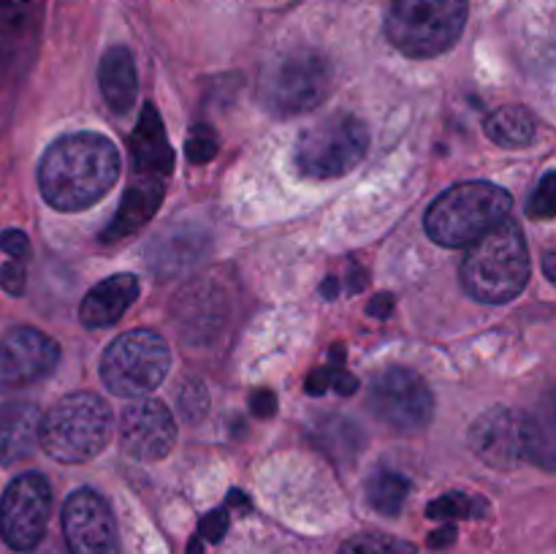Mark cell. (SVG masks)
Instances as JSON below:
<instances>
[{
  "label": "cell",
  "mask_w": 556,
  "mask_h": 554,
  "mask_svg": "<svg viewBox=\"0 0 556 554\" xmlns=\"http://www.w3.org/2000/svg\"><path fill=\"white\" fill-rule=\"evenodd\" d=\"M174 166V152L168 147L166 128L152 103H144L136 130L130 134V177L166 179Z\"/></svg>",
  "instance_id": "obj_15"
},
{
  "label": "cell",
  "mask_w": 556,
  "mask_h": 554,
  "mask_svg": "<svg viewBox=\"0 0 556 554\" xmlns=\"http://www.w3.org/2000/svg\"><path fill=\"white\" fill-rule=\"evenodd\" d=\"M369 405L375 416L396 432H421L434 416V396L427 380L407 367H389L369 386Z\"/></svg>",
  "instance_id": "obj_10"
},
{
  "label": "cell",
  "mask_w": 556,
  "mask_h": 554,
  "mask_svg": "<svg viewBox=\"0 0 556 554\" xmlns=\"http://www.w3.org/2000/svg\"><path fill=\"white\" fill-rule=\"evenodd\" d=\"M117 179V147L112 139L92 130L60 136L38 163L41 196L60 212H81L98 204Z\"/></svg>",
  "instance_id": "obj_1"
},
{
  "label": "cell",
  "mask_w": 556,
  "mask_h": 554,
  "mask_svg": "<svg viewBox=\"0 0 556 554\" xmlns=\"http://www.w3.org/2000/svg\"><path fill=\"white\" fill-rule=\"evenodd\" d=\"M179 407H182L185 421H199L201 416L210 407V396H206V389L193 380V383H185V389L179 391Z\"/></svg>",
  "instance_id": "obj_27"
},
{
  "label": "cell",
  "mask_w": 556,
  "mask_h": 554,
  "mask_svg": "<svg viewBox=\"0 0 556 554\" xmlns=\"http://www.w3.org/2000/svg\"><path fill=\"white\" fill-rule=\"evenodd\" d=\"M0 250L9 253L14 261H22V264H25V261L30 259V239L22 231H16V228H9V231L0 234Z\"/></svg>",
  "instance_id": "obj_29"
},
{
  "label": "cell",
  "mask_w": 556,
  "mask_h": 554,
  "mask_svg": "<svg viewBox=\"0 0 556 554\" xmlns=\"http://www.w3.org/2000/svg\"><path fill=\"white\" fill-rule=\"evenodd\" d=\"M98 85H101L103 101L114 114H125L134 109L139 96V74L130 49L112 47L98 63Z\"/></svg>",
  "instance_id": "obj_19"
},
{
  "label": "cell",
  "mask_w": 556,
  "mask_h": 554,
  "mask_svg": "<svg viewBox=\"0 0 556 554\" xmlns=\"http://www.w3.org/2000/svg\"><path fill=\"white\" fill-rule=\"evenodd\" d=\"M41 411L33 402L0 405V465H11L33 454L38 443Z\"/></svg>",
  "instance_id": "obj_18"
},
{
  "label": "cell",
  "mask_w": 556,
  "mask_h": 554,
  "mask_svg": "<svg viewBox=\"0 0 556 554\" xmlns=\"http://www.w3.org/2000/svg\"><path fill=\"white\" fill-rule=\"evenodd\" d=\"M369 147V130L356 114L337 112L304 130L296 139L293 163L307 179H337L362 163Z\"/></svg>",
  "instance_id": "obj_6"
},
{
  "label": "cell",
  "mask_w": 556,
  "mask_h": 554,
  "mask_svg": "<svg viewBox=\"0 0 556 554\" xmlns=\"http://www.w3.org/2000/svg\"><path fill=\"white\" fill-rule=\"evenodd\" d=\"M0 282H3V288L9 293H22L25 291V264H22V261H14L11 259L9 264L3 266V269H0Z\"/></svg>",
  "instance_id": "obj_31"
},
{
  "label": "cell",
  "mask_w": 556,
  "mask_h": 554,
  "mask_svg": "<svg viewBox=\"0 0 556 554\" xmlns=\"http://www.w3.org/2000/svg\"><path fill=\"white\" fill-rule=\"evenodd\" d=\"M49 554H58V552H49Z\"/></svg>",
  "instance_id": "obj_38"
},
{
  "label": "cell",
  "mask_w": 556,
  "mask_h": 554,
  "mask_svg": "<svg viewBox=\"0 0 556 554\" xmlns=\"http://www.w3.org/2000/svg\"><path fill=\"white\" fill-rule=\"evenodd\" d=\"M337 288H340V286H337V280H334V277H331V280L324 282V288H320V291H324L326 299H331L337 293Z\"/></svg>",
  "instance_id": "obj_37"
},
{
  "label": "cell",
  "mask_w": 556,
  "mask_h": 554,
  "mask_svg": "<svg viewBox=\"0 0 556 554\" xmlns=\"http://www.w3.org/2000/svg\"><path fill=\"white\" fill-rule=\"evenodd\" d=\"M163 196H166V179L130 177L128 190L117 206V215L103 228V242H119V239L139 234V228H144L157 212V206L163 204Z\"/></svg>",
  "instance_id": "obj_16"
},
{
  "label": "cell",
  "mask_w": 556,
  "mask_h": 554,
  "mask_svg": "<svg viewBox=\"0 0 556 554\" xmlns=\"http://www.w3.org/2000/svg\"><path fill=\"white\" fill-rule=\"evenodd\" d=\"M470 445L478 459L497 470H510L521 462H541V454H552L538 418L514 407H489L481 413L470 427Z\"/></svg>",
  "instance_id": "obj_8"
},
{
  "label": "cell",
  "mask_w": 556,
  "mask_h": 554,
  "mask_svg": "<svg viewBox=\"0 0 556 554\" xmlns=\"http://www.w3.org/2000/svg\"><path fill=\"white\" fill-rule=\"evenodd\" d=\"M391 310H394V297H391V293H378V297L369 302L367 313L375 315V318H386V315H391Z\"/></svg>",
  "instance_id": "obj_33"
},
{
  "label": "cell",
  "mask_w": 556,
  "mask_h": 554,
  "mask_svg": "<svg viewBox=\"0 0 556 554\" xmlns=\"http://www.w3.org/2000/svg\"><path fill=\"white\" fill-rule=\"evenodd\" d=\"M36 16V0H0V43L27 36Z\"/></svg>",
  "instance_id": "obj_24"
},
{
  "label": "cell",
  "mask_w": 556,
  "mask_h": 554,
  "mask_svg": "<svg viewBox=\"0 0 556 554\" xmlns=\"http://www.w3.org/2000/svg\"><path fill=\"white\" fill-rule=\"evenodd\" d=\"M60 362L58 342L33 326H14L0 337V389H27L49 378Z\"/></svg>",
  "instance_id": "obj_13"
},
{
  "label": "cell",
  "mask_w": 556,
  "mask_h": 554,
  "mask_svg": "<svg viewBox=\"0 0 556 554\" xmlns=\"http://www.w3.org/2000/svg\"><path fill=\"white\" fill-rule=\"evenodd\" d=\"M510 210L514 199L505 188L492 182H462L434 199L424 228L429 239L443 248H470L476 239L508 221Z\"/></svg>",
  "instance_id": "obj_4"
},
{
  "label": "cell",
  "mask_w": 556,
  "mask_h": 554,
  "mask_svg": "<svg viewBox=\"0 0 556 554\" xmlns=\"http://www.w3.org/2000/svg\"><path fill=\"white\" fill-rule=\"evenodd\" d=\"M554 182H556V174L554 172H546L543 174V179L538 182L535 193H532L530 204H527V212H530L532 217H552L554 215Z\"/></svg>",
  "instance_id": "obj_28"
},
{
  "label": "cell",
  "mask_w": 556,
  "mask_h": 554,
  "mask_svg": "<svg viewBox=\"0 0 556 554\" xmlns=\"http://www.w3.org/2000/svg\"><path fill=\"white\" fill-rule=\"evenodd\" d=\"M177 242L179 244H172L166 237H161L152 244V259L161 272L185 269V266L195 264L204 253V231H182L177 234Z\"/></svg>",
  "instance_id": "obj_21"
},
{
  "label": "cell",
  "mask_w": 556,
  "mask_h": 554,
  "mask_svg": "<svg viewBox=\"0 0 556 554\" xmlns=\"http://www.w3.org/2000/svg\"><path fill=\"white\" fill-rule=\"evenodd\" d=\"M331 386H334L337 391H342V394H353V391H356V378H353V375H348V373H334V378H331Z\"/></svg>",
  "instance_id": "obj_35"
},
{
  "label": "cell",
  "mask_w": 556,
  "mask_h": 554,
  "mask_svg": "<svg viewBox=\"0 0 556 554\" xmlns=\"http://www.w3.org/2000/svg\"><path fill=\"white\" fill-rule=\"evenodd\" d=\"M63 536L71 554H119L117 521L106 500L81 487L63 505Z\"/></svg>",
  "instance_id": "obj_12"
},
{
  "label": "cell",
  "mask_w": 556,
  "mask_h": 554,
  "mask_svg": "<svg viewBox=\"0 0 556 554\" xmlns=\"http://www.w3.org/2000/svg\"><path fill=\"white\" fill-rule=\"evenodd\" d=\"M250 407H253L255 416L269 418L277 411V396L271 391H255V394H250Z\"/></svg>",
  "instance_id": "obj_32"
},
{
  "label": "cell",
  "mask_w": 556,
  "mask_h": 554,
  "mask_svg": "<svg viewBox=\"0 0 556 554\" xmlns=\"http://www.w3.org/2000/svg\"><path fill=\"white\" fill-rule=\"evenodd\" d=\"M454 538H456V527L454 525H445L443 530L432 532V538H429V546H432V549H443V546H448V543H454Z\"/></svg>",
  "instance_id": "obj_34"
},
{
  "label": "cell",
  "mask_w": 556,
  "mask_h": 554,
  "mask_svg": "<svg viewBox=\"0 0 556 554\" xmlns=\"http://www.w3.org/2000/svg\"><path fill=\"white\" fill-rule=\"evenodd\" d=\"M337 554H416V546L389 532H362L342 543Z\"/></svg>",
  "instance_id": "obj_25"
},
{
  "label": "cell",
  "mask_w": 556,
  "mask_h": 554,
  "mask_svg": "<svg viewBox=\"0 0 556 554\" xmlns=\"http://www.w3.org/2000/svg\"><path fill=\"white\" fill-rule=\"evenodd\" d=\"M470 0H394L386 14V36L402 54L438 58L459 41Z\"/></svg>",
  "instance_id": "obj_5"
},
{
  "label": "cell",
  "mask_w": 556,
  "mask_h": 554,
  "mask_svg": "<svg viewBox=\"0 0 556 554\" xmlns=\"http://www.w3.org/2000/svg\"><path fill=\"white\" fill-rule=\"evenodd\" d=\"M114 416L106 400L92 391H74L49 407L38 427V445L65 465L90 462L109 445Z\"/></svg>",
  "instance_id": "obj_3"
},
{
  "label": "cell",
  "mask_w": 556,
  "mask_h": 554,
  "mask_svg": "<svg viewBox=\"0 0 556 554\" xmlns=\"http://www.w3.org/2000/svg\"><path fill=\"white\" fill-rule=\"evenodd\" d=\"M177 443V424L172 411L157 400L130 402L119 416V445L136 462H157L172 454Z\"/></svg>",
  "instance_id": "obj_14"
},
{
  "label": "cell",
  "mask_w": 556,
  "mask_h": 554,
  "mask_svg": "<svg viewBox=\"0 0 556 554\" xmlns=\"http://www.w3.org/2000/svg\"><path fill=\"white\" fill-rule=\"evenodd\" d=\"M407 492H410V481L394 470H378L369 478L367 498L372 503V508L380 511L383 516L400 514L405 508Z\"/></svg>",
  "instance_id": "obj_22"
},
{
  "label": "cell",
  "mask_w": 556,
  "mask_h": 554,
  "mask_svg": "<svg viewBox=\"0 0 556 554\" xmlns=\"http://www.w3.org/2000/svg\"><path fill=\"white\" fill-rule=\"evenodd\" d=\"M139 277L119 272V275L106 277L96 288L87 291V297L79 304V320L87 329H103L123 318L130 310V304L139 299Z\"/></svg>",
  "instance_id": "obj_17"
},
{
  "label": "cell",
  "mask_w": 556,
  "mask_h": 554,
  "mask_svg": "<svg viewBox=\"0 0 556 554\" xmlns=\"http://www.w3.org/2000/svg\"><path fill=\"white\" fill-rule=\"evenodd\" d=\"M185 152L193 163H210L217 155V136L210 125H195L193 134L188 136Z\"/></svg>",
  "instance_id": "obj_26"
},
{
  "label": "cell",
  "mask_w": 556,
  "mask_h": 554,
  "mask_svg": "<svg viewBox=\"0 0 556 554\" xmlns=\"http://www.w3.org/2000/svg\"><path fill=\"white\" fill-rule=\"evenodd\" d=\"M52 516V487L41 473L16 476L0 500V536L16 552H30L41 543Z\"/></svg>",
  "instance_id": "obj_11"
},
{
  "label": "cell",
  "mask_w": 556,
  "mask_h": 554,
  "mask_svg": "<svg viewBox=\"0 0 556 554\" xmlns=\"http://www.w3.org/2000/svg\"><path fill=\"white\" fill-rule=\"evenodd\" d=\"M331 81H334V71L329 60L320 52L299 49L269 65L261 96L269 112L280 117H296V114L313 112L318 103L326 101Z\"/></svg>",
  "instance_id": "obj_9"
},
{
  "label": "cell",
  "mask_w": 556,
  "mask_h": 554,
  "mask_svg": "<svg viewBox=\"0 0 556 554\" xmlns=\"http://www.w3.org/2000/svg\"><path fill=\"white\" fill-rule=\"evenodd\" d=\"M554 259H556V255H554V250H546V255H543V269H546V277H548V280H556V272H554Z\"/></svg>",
  "instance_id": "obj_36"
},
{
  "label": "cell",
  "mask_w": 556,
  "mask_h": 554,
  "mask_svg": "<svg viewBox=\"0 0 556 554\" xmlns=\"http://www.w3.org/2000/svg\"><path fill=\"white\" fill-rule=\"evenodd\" d=\"M486 136L500 147H530L538 136V119L525 106H500L486 117Z\"/></svg>",
  "instance_id": "obj_20"
},
{
  "label": "cell",
  "mask_w": 556,
  "mask_h": 554,
  "mask_svg": "<svg viewBox=\"0 0 556 554\" xmlns=\"http://www.w3.org/2000/svg\"><path fill=\"white\" fill-rule=\"evenodd\" d=\"M489 503L478 494H467V492H448L443 498L432 500L427 505V516L429 519H481L486 516Z\"/></svg>",
  "instance_id": "obj_23"
},
{
  "label": "cell",
  "mask_w": 556,
  "mask_h": 554,
  "mask_svg": "<svg viewBox=\"0 0 556 554\" xmlns=\"http://www.w3.org/2000/svg\"><path fill=\"white\" fill-rule=\"evenodd\" d=\"M532 261L519 223H500L470 244L462 261V286L472 299L503 304L519 297L530 280Z\"/></svg>",
  "instance_id": "obj_2"
},
{
  "label": "cell",
  "mask_w": 556,
  "mask_h": 554,
  "mask_svg": "<svg viewBox=\"0 0 556 554\" xmlns=\"http://www.w3.org/2000/svg\"><path fill=\"white\" fill-rule=\"evenodd\" d=\"M226 530H228V516H226V511H212L210 516H204V519H201L199 538H201V541L217 543V541H223V536H226Z\"/></svg>",
  "instance_id": "obj_30"
},
{
  "label": "cell",
  "mask_w": 556,
  "mask_h": 554,
  "mask_svg": "<svg viewBox=\"0 0 556 554\" xmlns=\"http://www.w3.org/2000/svg\"><path fill=\"white\" fill-rule=\"evenodd\" d=\"M168 364V342L152 329H134L109 342L101 358V378L112 394L141 400L163 383Z\"/></svg>",
  "instance_id": "obj_7"
}]
</instances>
